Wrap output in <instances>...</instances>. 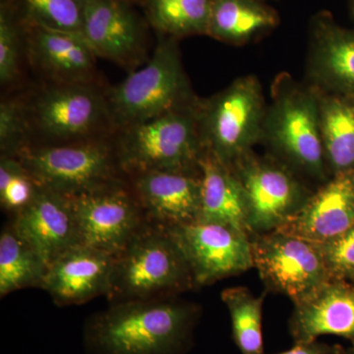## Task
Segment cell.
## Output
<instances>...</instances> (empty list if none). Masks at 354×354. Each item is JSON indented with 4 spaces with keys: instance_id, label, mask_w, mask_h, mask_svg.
Masks as SVG:
<instances>
[{
    "instance_id": "52a82bcc",
    "label": "cell",
    "mask_w": 354,
    "mask_h": 354,
    "mask_svg": "<svg viewBox=\"0 0 354 354\" xmlns=\"http://www.w3.org/2000/svg\"><path fill=\"white\" fill-rule=\"evenodd\" d=\"M39 187L71 197L114 183V153L99 140L27 147L15 156Z\"/></svg>"
},
{
    "instance_id": "ffe728a7",
    "label": "cell",
    "mask_w": 354,
    "mask_h": 354,
    "mask_svg": "<svg viewBox=\"0 0 354 354\" xmlns=\"http://www.w3.org/2000/svg\"><path fill=\"white\" fill-rule=\"evenodd\" d=\"M199 171L201 177L199 221L228 225L250 235L248 202L234 169L205 149L200 160Z\"/></svg>"
},
{
    "instance_id": "83f0119b",
    "label": "cell",
    "mask_w": 354,
    "mask_h": 354,
    "mask_svg": "<svg viewBox=\"0 0 354 354\" xmlns=\"http://www.w3.org/2000/svg\"><path fill=\"white\" fill-rule=\"evenodd\" d=\"M38 185L16 157L1 156L0 160V202L8 211L17 213L27 206Z\"/></svg>"
},
{
    "instance_id": "6da1fadb",
    "label": "cell",
    "mask_w": 354,
    "mask_h": 354,
    "mask_svg": "<svg viewBox=\"0 0 354 354\" xmlns=\"http://www.w3.org/2000/svg\"><path fill=\"white\" fill-rule=\"evenodd\" d=\"M199 317L176 297L111 304L84 326L88 354H184Z\"/></svg>"
},
{
    "instance_id": "603a6c76",
    "label": "cell",
    "mask_w": 354,
    "mask_h": 354,
    "mask_svg": "<svg viewBox=\"0 0 354 354\" xmlns=\"http://www.w3.org/2000/svg\"><path fill=\"white\" fill-rule=\"evenodd\" d=\"M278 23L261 0H213L207 34L230 44H243Z\"/></svg>"
},
{
    "instance_id": "9c48e42d",
    "label": "cell",
    "mask_w": 354,
    "mask_h": 354,
    "mask_svg": "<svg viewBox=\"0 0 354 354\" xmlns=\"http://www.w3.org/2000/svg\"><path fill=\"white\" fill-rule=\"evenodd\" d=\"M81 245L114 257L124 250L148 221L134 193L120 184H106L69 197Z\"/></svg>"
},
{
    "instance_id": "2e32d148",
    "label": "cell",
    "mask_w": 354,
    "mask_h": 354,
    "mask_svg": "<svg viewBox=\"0 0 354 354\" xmlns=\"http://www.w3.org/2000/svg\"><path fill=\"white\" fill-rule=\"evenodd\" d=\"M114 256L85 245L72 247L48 266L41 288L57 306L80 305L108 295Z\"/></svg>"
},
{
    "instance_id": "cb8c5ba5",
    "label": "cell",
    "mask_w": 354,
    "mask_h": 354,
    "mask_svg": "<svg viewBox=\"0 0 354 354\" xmlns=\"http://www.w3.org/2000/svg\"><path fill=\"white\" fill-rule=\"evenodd\" d=\"M48 265L12 225L0 234V297L43 286Z\"/></svg>"
},
{
    "instance_id": "d6a6232c",
    "label": "cell",
    "mask_w": 354,
    "mask_h": 354,
    "mask_svg": "<svg viewBox=\"0 0 354 354\" xmlns=\"http://www.w3.org/2000/svg\"><path fill=\"white\" fill-rule=\"evenodd\" d=\"M339 354H354V346L348 349H342L341 353Z\"/></svg>"
},
{
    "instance_id": "44dd1931",
    "label": "cell",
    "mask_w": 354,
    "mask_h": 354,
    "mask_svg": "<svg viewBox=\"0 0 354 354\" xmlns=\"http://www.w3.org/2000/svg\"><path fill=\"white\" fill-rule=\"evenodd\" d=\"M30 55L57 84L91 83L95 73V53L80 35L35 27Z\"/></svg>"
},
{
    "instance_id": "8fae6325",
    "label": "cell",
    "mask_w": 354,
    "mask_h": 354,
    "mask_svg": "<svg viewBox=\"0 0 354 354\" xmlns=\"http://www.w3.org/2000/svg\"><path fill=\"white\" fill-rule=\"evenodd\" d=\"M232 167L245 191L251 234L278 230L309 197L286 167L251 151Z\"/></svg>"
},
{
    "instance_id": "484cf974",
    "label": "cell",
    "mask_w": 354,
    "mask_h": 354,
    "mask_svg": "<svg viewBox=\"0 0 354 354\" xmlns=\"http://www.w3.org/2000/svg\"><path fill=\"white\" fill-rule=\"evenodd\" d=\"M213 0H149L153 24L171 37L207 34Z\"/></svg>"
},
{
    "instance_id": "7402d4cb",
    "label": "cell",
    "mask_w": 354,
    "mask_h": 354,
    "mask_svg": "<svg viewBox=\"0 0 354 354\" xmlns=\"http://www.w3.org/2000/svg\"><path fill=\"white\" fill-rule=\"evenodd\" d=\"M317 91L326 165L333 176L354 171V97Z\"/></svg>"
},
{
    "instance_id": "f546056e",
    "label": "cell",
    "mask_w": 354,
    "mask_h": 354,
    "mask_svg": "<svg viewBox=\"0 0 354 354\" xmlns=\"http://www.w3.org/2000/svg\"><path fill=\"white\" fill-rule=\"evenodd\" d=\"M330 279L354 285V225L332 241L317 244Z\"/></svg>"
},
{
    "instance_id": "9a60e30c",
    "label": "cell",
    "mask_w": 354,
    "mask_h": 354,
    "mask_svg": "<svg viewBox=\"0 0 354 354\" xmlns=\"http://www.w3.org/2000/svg\"><path fill=\"white\" fill-rule=\"evenodd\" d=\"M353 225L354 171H348L333 176L277 230L322 244Z\"/></svg>"
},
{
    "instance_id": "ac0fdd59",
    "label": "cell",
    "mask_w": 354,
    "mask_h": 354,
    "mask_svg": "<svg viewBox=\"0 0 354 354\" xmlns=\"http://www.w3.org/2000/svg\"><path fill=\"white\" fill-rule=\"evenodd\" d=\"M82 37L95 57L130 64L141 46L138 21L118 0H84Z\"/></svg>"
},
{
    "instance_id": "8992f818",
    "label": "cell",
    "mask_w": 354,
    "mask_h": 354,
    "mask_svg": "<svg viewBox=\"0 0 354 354\" xmlns=\"http://www.w3.org/2000/svg\"><path fill=\"white\" fill-rule=\"evenodd\" d=\"M263 139L288 162L310 176L323 178L324 157L318 91L279 79L274 97L266 111Z\"/></svg>"
},
{
    "instance_id": "ba28073f",
    "label": "cell",
    "mask_w": 354,
    "mask_h": 354,
    "mask_svg": "<svg viewBox=\"0 0 354 354\" xmlns=\"http://www.w3.org/2000/svg\"><path fill=\"white\" fill-rule=\"evenodd\" d=\"M253 267L268 290L304 301L330 277L320 248L278 230L250 235Z\"/></svg>"
},
{
    "instance_id": "f1b7e54d",
    "label": "cell",
    "mask_w": 354,
    "mask_h": 354,
    "mask_svg": "<svg viewBox=\"0 0 354 354\" xmlns=\"http://www.w3.org/2000/svg\"><path fill=\"white\" fill-rule=\"evenodd\" d=\"M28 109L17 100H6L0 104V149L1 156L15 157L25 148L29 131Z\"/></svg>"
},
{
    "instance_id": "5b68a950",
    "label": "cell",
    "mask_w": 354,
    "mask_h": 354,
    "mask_svg": "<svg viewBox=\"0 0 354 354\" xmlns=\"http://www.w3.org/2000/svg\"><path fill=\"white\" fill-rule=\"evenodd\" d=\"M265 100L258 79L244 76L199 106L203 145L230 165L263 139Z\"/></svg>"
},
{
    "instance_id": "836d02e7",
    "label": "cell",
    "mask_w": 354,
    "mask_h": 354,
    "mask_svg": "<svg viewBox=\"0 0 354 354\" xmlns=\"http://www.w3.org/2000/svg\"><path fill=\"white\" fill-rule=\"evenodd\" d=\"M353 13H354V0H353Z\"/></svg>"
},
{
    "instance_id": "7c38bea8",
    "label": "cell",
    "mask_w": 354,
    "mask_h": 354,
    "mask_svg": "<svg viewBox=\"0 0 354 354\" xmlns=\"http://www.w3.org/2000/svg\"><path fill=\"white\" fill-rule=\"evenodd\" d=\"M30 114L39 131L55 140L86 139L111 121L106 97L91 83L51 86L37 97Z\"/></svg>"
},
{
    "instance_id": "3957f363",
    "label": "cell",
    "mask_w": 354,
    "mask_h": 354,
    "mask_svg": "<svg viewBox=\"0 0 354 354\" xmlns=\"http://www.w3.org/2000/svg\"><path fill=\"white\" fill-rule=\"evenodd\" d=\"M204 151L199 106L188 102L124 128L116 164L132 176L150 171L199 172Z\"/></svg>"
},
{
    "instance_id": "4dcf8cb0",
    "label": "cell",
    "mask_w": 354,
    "mask_h": 354,
    "mask_svg": "<svg viewBox=\"0 0 354 354\" xmlns=\"http://www.w3.org/2000/svg\"><path fill=\"white\" fill-rule=\"evenodd\" d=\"M20 41L17 29L6 11L0 14V81L14 82L19 74Z\"/></svg>"
},
{
    "instance_id": "277c9868",
    "label": "cell",
    "mask_w": 354,
    "mask_h": 354,
    "mask_svg": "<svg viewBox=\"0 0 354 354\" xmlns=\"http://www.w3.org/2000/svg\"><path fill=\"white\" fill-rule=\"evenodd\" d=\"M111 122L124 129L188 104V84L174 37L160 39L143 68L106 95Z\"/></svg>"
},
{
    "instance_id": "d4e9b609",
    "label": "cell",
    "mask_w": 354,
    "mask_h": 354,
    "mask_svg": "<svg viewBox=\"0 0 354 354\" xmlns=\"http://www.w3.org/2000/svg\"><path fill=\"white\" fill-rule=\"evenodd\" d=\"M221 300L232 319V339L242 354H264L262 311L265 293L255 297L243 286L221 291Z\"/></svg>"
},
{
    "instance_id": "e0dca14e",
    "label": "cell",
    "mask_w": 354,
    "mask_h": 354,
    "mask_svg": "<svg viewBox=\"0 0 354 354\" xmlns=\"http://www.w3.org/2000/svg\"><path fill=\"white\" fill-rule=\"evenodd\" d=\"M288 328L295 344L325 335L344 337L354 346V285L330 279L304 301L295 304Z\"/></svg>"
},
{
    "instance_id": "1f68e13d",
    "label": "cell",
    "mask_w": 354,
    "mask_h": 354,
    "mask_svg": "<svg viewBox=\"0 0 354 354\" xmlns=\"http://www.w3.org/2000/svg\"><path fill=\"white\" fill-rule=\"evenodd\" d=\"M342 346H330L320 342H305V344H295L290 351L277 354H339L342 351Z\"/></svg>"
},
{
    "instance_id": "30bf717a",
    "label": "cell",
    "mask_w": 354,
    "mask_h": 354,
    "mask_svg": "<svg viewBox=\"0 0 354 354\" xmlns=\"http://www.w3.org/2000/svg\"><path fill=\"white\" fill-rule=\"evenodd\" d=\"M189 265L195 286L212 285L253 267L250 235L220 223L165 227Z\"/></svg>"
},
{
    "instance_id": "7a4b0ae2",
    "label": "cell",
    "mask_w": 354,
    "mask_h": 354,
    "mask_svg": "<svg viewBox=\"0 0 354 354\" xmlns=\"http://www.w3.org/2000/svg\"><path fill=\"white\" fill-rule=\"evenodd\" d=\"M189 265L165 227L147 223L114 257L111 304L176 297L194 288Z\"/></svg>"
},
{
    "instance_id": "4316f807",
    "label": "cell",
    "mask_w": 354,
    "mask_h": 354,
    "mask_svg": "<svg viewBox=\"0 0 354 354\" xmlns=\"http://www.w3.org/2000/svg\"><path fill=\"white\" fill-rule=\"evenodd\" d=\"M35 27L82 36L84 0H22Z\"/></svg>"
},
{
    "instance_id": "5bb4252c",
    "label": "cell",
    "mask_w": 354,
    "mask_h": 354,
    "mask_svg": "<svg viewBox=\"0 0 354 354\" xmlns=\"http://www.w3.org/2000/svg\"><path fill=\"white\" fill-rule=\"evenodd\" d=\"M133 193L147 221L162 227L199 221V172L150 171L133 176Z\"/></svg>"
},
{
    "instance_id": "4fadbf2b",
    "label": "cell",
    "mask_w": 354,
    "mask_h": 354,
    "mask_svg": "<svg viewBox=\"0 0 354 354\" xmlns=\"http://www.w3.org/2000/svg\"><path fill=\"white\" fill-rule=\"evenodd\" d=\"M11 225L48 267L72 247L80 245L69 197L46 188L38 186L31 202L15 213Z\"/></svg>"
},
{
    "instance_id": "d6986e66",
    "label": "cell",
    "mask_w": 354,
    "mask_h": 354,
    "mask_svg": "<svg viewBox=\"0 0 354 354\" xmlns=\"http://www.w3.org/2000/svg\"><path fill=\"white\" fill-rule=\"evenodd\" d=\"M309 71L319 91L354 97V32L329 14L314 20Z\"/></svg>"
}]
</instances>
